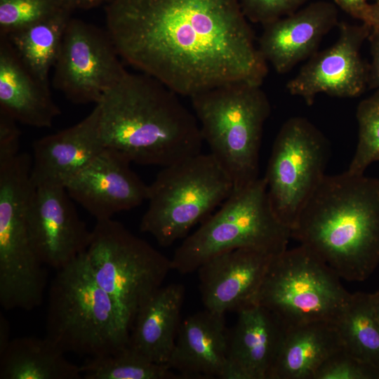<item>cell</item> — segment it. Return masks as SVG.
Here are the masks:
<instances>
[{
  "label": "cell",
  "mask_w": 379,
  "mask_h": 379,
  "mask_svg": "<svg viewBox=\"0 0 379 379\" xmlns=\"http://www.w3.org/2000/svg\"><path fill=\"white\" fill-rule=\"evenodd\" d=\"M356 117L357 143L347 171L364 174L371 164L379 161V90L359 102Z\"/></svg>",
  "instance_id": "cell-27"
},
{
  "label": "cell",
  "mask_w": 379,
  "mask_h": 379,
  "mask_svg": "<svg viewBox=\"0 0 379 379\" xmlns=\"http://www.w3.org/2000/svg\"><path fill=\"white\" fill-rule=\"evenodd\" d=\"M336 4L350 15H352L370 1L379 2V0H335Z\"/></svg>",
  "instance_id": "cell-36"
},
{
  "label": "cell",
  "mask_w": 379,
  "mask_h": 379,
  "mask_svg": "<svg viewBox=\"0 0 379 379\" xmlns=\"http://www.w3.org/2000/svg\"><path fill=\"white\" fill-rule=\"evenodd\" d=\"M107 31L70 19L53 66V84L75 104L98 103L127 72Z\"/></svg>",
  "instance_id": "cell-11"
},
{
  "label": "cell",
  "mask_w": 379,
  "mask_h": 379,
  "mask_svg": "<svg viewBox=\"0 0 379 379\" xmlns=\"http://www.w3.org/2000/svg\"><path fill=\"white\" fill-rule=\"evenodd\" d=\"M11 329L10 324L8 319L3 314H0V354H2L11 340Z\"/></svg>",
  "instance_id": "cell-35"
},
{
  "label": "cell",
  "mask_w": 379,
  "mask_h": 379,
  "mask_svg": "<svg viewBox=\"0 0 379 379\" xmlns=\"http://www.w3.org/2000/svg\"><path fill=\"white\" fill-rule=\"evenodd\" d=\"M260 86L230 82L190 97L203 140L230 177L234 190L259 178L263 127L270 113Z\"/></svg>",
  "instance_id": "cell-5"
},
{
  "label": "cell",
  "mask_w": 379,
  "mask_h": 379,
  "mask_svg": "<svg viewBox=\"0 0 379 379\" xmlns=\"http://www.w3.org/2000/svg\"><path fill=\"white\" fill-rule=\"evenodd\" d=\"M64 10L67 9L55 0H0V36L25 29Z\"/></svg>",
  "instance_id": "cell-28"
},
{
  "label": "cell",
  "mask_w": 379,
  "mask_h": 379,
  "mask_svg": "<svg viewBox=\"0 0 379 379\" xmlns=\"http://www.w3.org/2000/svg\"><path fill=\"white\" fill-rule=\"evenodd\" d=\"M131 163L119 151L106 147L65 187L96 221L112 218L147 201L148 185L131 168Z\"/></svg>",
  "instance_id": "cell-14"
},
{
  "label": "cell",
  "mask_w": 379,
  "mask_h": 379,
  "mask_svg": "<svg viewBox=\"0 0 379 379\" xmlns=\"http://www.w3.org/2000/svg\"><path fill=\"white\" fill-rule=\"evenodd\" d=\"M65 187H34L27 227L33 248L44 265L57 270L86 251L92 230L80 218Z\"/></svg>",
  "instance_id": "cell-13"
},
{
  "label": "cell",
  "mask_w": 379,
  "mask_h": 379,
  "mask_svg": "<svg viewBox=\"0 0 379 379\" xmlns=\"http://www.w3.org/2000/svg\"><path fill=\"white\" fill-rule=\"evenodd\" d=\"M291 238V230L272 207L264 177H259L234 190L221 208L185 238L171 259L172 270L192 273L211 257L238 248L277 255Z\"/></svg>",
  "instance_id": "cell-6"
},
{
  "label": "cell",
  "mask_w": 379,
  "mask_h": 379,
  "mask_svg": "<svg viewBox=\"0 0 379 379\" xmlns=\"http://www.w3.org/2000/svg\"><path fill=\"white\" fill-rule=\"evenodd\" d=\"M371 62L368 67V86L379 90V29L371 28L368 36Z\"/></svg>",
  "instance_id": "cell-32"
},
{
  "label": "cell",
  "mask_w": 379,
  "mask_h": 379,
  "mask_svg": "<svg viewBox=\"0 0 379 379\" xmlns=\"http://www.w3.org/2000/svg\"><path fill=\"white\" fill-rule=\"evenodd\" d=\"M178 95L147 74L127 71L98 102L105 147L131 163L161 167L201 153L198 121Z\"/></svg>",
  "instance_id": "cell-2"
},
{
  "label": "cell",
  "mask_w": 379,
  "mask_h": 379,
  "mask_svg": "<svg viewBox=\"0 0 379 379\" xmlns=\"http://www.w3.org/2000/svg\"><path fill=\"white\" fill-rule=\"evenodd\" d=\"M305 0H239L246 18L265 25L293 12Z\"/></svg>",
  "instance_id": "cell-30"
},
{
  "label": "cell",
  "mask_w": 379,
  "mask_h": 379,
  "mask_svg": "<svg viewBox=\"0 0 379 379\" xmlns=\"http://www.w3.org/2000/svg\"><path fill=\"white\" fill-rule=\"evenodd\" d=\"M57 271L48 291L46 337L65 352L88 357L127 347L130 328L96 281L86 251Z\"/></svg>",
  "instance_id": "cell-4"
},
{
  "label": "cell",
  "mask_w": 379,
  "mask_h": 379,
  "mask_svg": "<svg viewBox=\"0 0 379 379\" xmlns=\"http://www.w3.org/2000/svg\"><path fill=\"white\" fill-rule=\"evenodd\" d=\"M85 379H180L167 364L153 362L128 345L118 351L88 359L80 366Z\"/></svg>",
  "instance_id": "cell-26"
},
{
  "label": "cell",
  "mask_w": 379,
  "mask_h": 379,
  "mask_svg": "<svg viewBox=\"0 0 379 379\" xmlns=\"http://www.w3.org/2000/svg\"><path fill=\"white\" fill-rule=\"evenodd\" d=\"M184 299L182 284L160 287L138 311L128 346L153 362L167 364L181 324Z\"/></svg>",
  "instance_id": "cell-21"
},
{
  "label": "cell",
  "mask_w": 379,
  "mask_h": 379,
  "mask_svg": "<svg viewBox=\"0 0 379 379\" xmlns=\"http://www.w3.org/2000/svg\"><path fill=\"white\" fill-rule=\"evenodd\" d=\"M46 336L11 340L0 354V379H81L80 366L69 361Z\"/></svg>",
  "instance_id": "cell-23"
},
{
  "label": "cell",
  "mask_w": 379,
  "mask_h": 379,
  "mask_svg": "<svg viewBox=\"0 0 379 379\" xmlns=\"http://www.w3.org/2000/svg\"><path fill=\"white\" fill-rule=\"evenodd\" d=\"M352 16L371 28L379 29V2L368 3L354 12Z\"/></svg>",
  "instance_id": "cell-33"
},
{
  "label": "cell",
  "mask_w": 379,
  "mask_h": 379,
  "mask_svg": "<svg viewBox=\"0 0 379 379\" xmlns=\"http://www.w3.org/2000/svg\"><path fill=\"white\" fill-rule=\"evenodd\" d=\"M335 324L344 349L379 369V323L369 293H351Z\"/></svg>",
  "instance_id": "cell-25"
},
{
  "label": "cell",
  "mask_w": 379,
  "mask_h": 379,
  "mask_svg": "<svg viewBox=\"0 0 379 379\" xmlns=\"http://www.w3.org/2000/svg\"><path fill=\"white\" fill-rule=\"evenodd\" d=\"M250 248L215 255L197 270L205 309L225 314L255 304L272 258Z\"/></svg>",
  "instance_id": "cell-15"
},
{
  "label": "cell",
  "mask_w": 379,
  "mask_h": 379,
  "mask_svg": "<svg viewBox=\"0 0 379 379\" xmlns=\"http://www.w3.org/2000/svg\"><path fill=\"white\" fill-rule=\"evenodd\" d=\"M328 143L308 120L295 117L281 127L264 178L272 207L291 231L326 175Z\"/></svg>",
  "instance_id": "cell-10"
},
{
  "label": "cell",
  "mask_w": 379,
  "mask_h": 379,
  "mask_svg": "<svg viewBox=\"0 0 379 379\" xmlns=\"http://www.w3.org/2000/svg\"><path fill=\"white\" fill-rule=\"evenodd\" d=\"M0 110L36 128L51 127L60 114L49 86L27 69L4 36H0Z\"/></svg>",
  "instance_id": "cell-20"
},
{
  "label": "cell",
  "mask_w": 379,
  "mask_h": 379,
  "mask_svg": "<svg viewBox=\"0 0 379 379\" xmlns=\"http://www.w3.org/2000/svg\"><path fill=\"white\" fill-rule=\"evenodd\" d=\"M106 22L121 59L179 95L267 72L239 0H110Z\"/></svg>",
  "instance_id": "cell-1"
},
{
  "label": "cell",
  "mask_w": 379,
  "mask_h": 379,
  "mask_svg": "<svg viewBox=\"0 0 379 379\" xmlns=\"http://www.w3.org/2000/svg\"><path fill=\"white\" fill-rule=\"evenodd\" d=\"M291 233L341 279L364 281L379 265V179L326 175Z\"/></svg>",
  "instance_id": "cell-3"
},
{
  "label": "cell",
  "mask_w": 379,
  "mask_h": 379,
  "mask_svg": "<svg viewBox=\"0 0 379 379\" xmlns=\"http://www.w3.org/2000/svg\"><path fill=\"white\" fill-rule=\"evenodd\" d=\"M341 278L306 247L274 255L255 304L275 314L286 326L317 321L335 322L350 294Z\"/></svg>",
  "instance_id": "cell-9"
},
{
  "label": "cell",
  "mask_w": 379,
  "mask_h": 379,
  "mask_svg": "<svg viewBox=\"0 0 379 379\" xmlns=\"http://www.w3.org/2000/svg\"><path fill=\"white\" fill-rule=\"evenodd\" d=\"M313 379H379V369L359 360L343 347L319 367Z\"/></svg>",
  "instance_id": "cell-29"
},
{
  "label": "cell",
  "mask_w": 379,
  "mask_h": 379,
  "mask_svg": "<svg viewBox=\"0 0 379 379\" xmlns=\"http://www.w3.org/2000/svg\"><path fill=\"white\" fill-rule=\"evenodd\" d=\"M337 17L333 4L312 3L264 25L258 50L277 72L286 73L314 53L323 36L335 25Z\"/></svg>",
  "instance_id": "cell-18"
},
{
  "label": "cell",
  "mask_w": 379,
  "mask_h": 379,
  "mask_svg": "<svg viewBox=\"0 0 379 379\" xmlns=\"http://www.w3.org/2000/svg\"><path fill=\"white\" fill-rule=\"evenodd\" d=\"M64 10L5 37L27 69L49 86V74L59 53L64 32L70 18Z\"/></svg>",
  "instance_id": "cell-24"
},
{
  "label": "cell",
  "mask_w": 379,
  "mask_h": 379,
  "mask_svg": "<svg viewBox=\"0 0 379 379\" xmlns=\"http://www.w3.org/2000/svg\"><path fill=\"white\" fill-rule=\"evenodd\" d=\"M234 184L211 153L163 167L148 185L140 229L163 247L185 237L233 192Z\"/></svg>",
  "instance_id": "cell-7"
},
{
  "label": "cell",
  "mask_w": 379,
  "mask_h": 379,
  "mask_svg": "<svg viewBox=\"0 0 379 379\" xmlns=\"http://www.w3.org/2000/svg\"><path fill=\"white\" fill-rule=\"evenodd\" d=\"M105 148L97 103L77 124L34 142L31 169L34 186L65 187Z\"/></svg>",
  "instance_id": "cell-16"
},
{
  "label": "cell",
  "mask_w": 379,
  "mask_h": 379,
  "mask_svg": "<svg viewBox=\"0 0 379 379\" xmlns=\"http://www.w3.org/2000/svg\"><path fill=\"white\" fill-rule=\"evenodd\" d=\"M342 348L335 322L286 326L267 379H313L319 367Z\"/></svg>",
  "instance_id": "cell-22"
},
{
  "label": "cell",
  "mask_w": 379,
  "mask_h": 379,
  "mask_svg": "<svg viewBox=\"0 0 379 379\" xmlns=\"http://www.w3.org/2000/svg\"><path fill=\"white\" fill-rule=\"evenodd\" d=\"M237 314L236 324L229 331L223 379H267L286 326L258 304Z\"/></svg>",
  "instance_id": "cell-17"
},
{
  "label": "cell",
  "mask_w": 379,
  "mask_h": 379,
  "mask_svg": "<svg viewBox=\"0 0 379 379\" xmlns=\"http://www.w3.org/2000/svg\"><path fill=\"white\" fill-rule=\"evenodd\" d=\"M86 255L130 330L140 307L173 270L171 259L112 218L96 221Z\"/></svg>",
  "instance_id": "cell-8"
},
{
  "label": "cell",
  "mask_w": 379,
  "mask_h": 379,
  "mask_svg": "<svg viewBox=\"0 0 379 379\" xmlns=\"http://www.w3.org/2000/svg\"><path fill=\"white\" fill-rule=\"evenodd\" d=\"M371 27L341 25L339 37L318 53L286 84L288 92L312 105L321 93L340 98L360 95L368 86V66L361 56V45Z\"/></svg>",
  "instance_id": "cell-12"
},
{
  "label": "cell",
  "mask_w": 379,
  "mask_h": 379,
  "mask_svg": "<svg viewBox=\"0 0 379 379\" xmlns=\"http://www.w3.org/2000/svg\"><path fill=\"white\" fill-rule=\"evenodd\" d=\"M62 8L72 11L75 8H89L105 0H55Z\"/></svg>",
  "instance_id": "cell-34"
},
{
  "label": "cell",
  "mask_w": 379,
  "mask_h": 379,
  "mask_svg": "<svg viewBox=\"0 0 379 379\" xmlns=\"http://www.w3.org/2000/svg\"><path fill=\"white\" fill-rule=\"evenodd\" d=\"M229 331L225 314L204 309L181 321L167 365L183 378L223 379Z\"/></svg>",
  "instance_id": "cell-19"
},
{
  "label": "cell",
  "mask_w": 379,
  "mask_h": 379,
  "mask_svg": "<svg viewBox=\"0 0 379 379\" xmlns=\"http://www.w3.org/2000/svg\"><path fill=\"white\" fill-rule=\"evenodd\" d=\"M18 123L0 110V163L9 161L20 153L21 131Z\"/></svg>",
  "instance_id": "cell-31"
},
{
  "label": "cell",
  "mask_w": 379,
  "mask_h": 379,
  "mask_svg": "<svg viewBox=\"0 0 379 379\" xmlns=\"http://www.w3.org/2000/svg\"><path fill=\"white\" fill-rule=\"evenodd\" d=\"M369 296L373 310L379 323V291L374 293H369Z\"/></svg>",
  "instance_id": "cell-37"
}]
</instances>
